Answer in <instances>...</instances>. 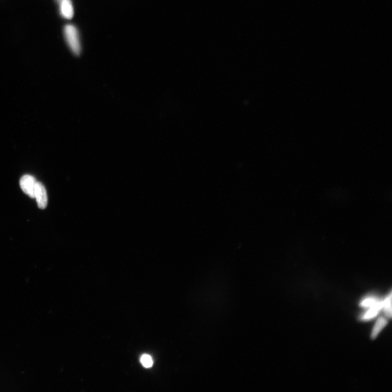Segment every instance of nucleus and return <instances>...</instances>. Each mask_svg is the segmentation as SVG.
Returning <instances> with one entry per match:
<instances>
[{
	"mask_svg": "<svg viewBox=\"0 0 392 392\" xmlns=\"http://www.w3.org/2000/svg\"><path fill=\"white\" fill-rule=\"evenodd\" d=\"M63 36L70 51L75 56H79L82 46L79 29L72 24H66L63 30Z\"/></svg>",
	"mask_w": 392,
	"mask_h": 392,
	"instance_id": "nucleus-1",
	"label": "nucleus"
},
{
	"mask_svg": "<svg viewBox=\"0 0 392 392\" xmlns=\"http://www.w3.org/2000/svg\"><path fill=\"white\" fill-rule=\"evenodd\" d=\"M38 181L34 176L25 175L20 180V185L25 194L32 198H35V190Z\"/></svg>",
	"mask_w": 392,
	"mask_h": 392,
	"instance_id": "nucleus-2",
	"label": "nucleus"
},
{
	"mask_svg": "<svg viewBox=\"0 0 392 392\" xmlns=\"http://www.w3.org/2000/svg\"><path fill=\"white\" fill-rule=\"evenodd\" d=\"M59 12L61 17L70 20L74 15V7L72 0H59Z\"/></svg>",
	"mask_w": 392,
	"mask_h": 392,
	"instance_id": "nucleus-3",
	"label": "nucleus"
},
{
	"mask_svg": "<svg viewBox=\"0 0 392 392\" xmlns=\"http://www.w3.org/2000/svg\"><path fill=\"white\" fill-rule=\"evenodd\" d=\"M35 198H36L38 206L41 209H45L48 205V195L45 186L38 182L35 190Z\"/></svg>",
	"mask_w": 392,
	"mask_h": 392,
	"instance_id": "nucleus-4",
	"label": "nucleus"
},
{
	"mask_svg": "<svg viewBox=\"0 0 392 392\" xmlns=\"http://www.w3.org/2000/svg\"><path fill=\"white\" fill-rule=\"evenodd\" d=\"M383 300H379L375 305L369 308V310L361 317L362 320H369L377 316L379 312L383 309Z\"/></svg>",
	"mask_w": 392,
	"mask_h": 392,
	"instance_id": "nucleus-5",
	"label": "nucleus"
},
{
	"mask_svg": "<svg viewBox=\"0 0 392 392\" xmlns=\"http://www.w3.org/2000/svg\"><path fill=\"white\" fill-rule=\"evenodd\" d=\"M388 324L387 320L383 317H380L375 324L372 333V339L376 338L379 334Z\"/></svg>",
	"mask_w": 392,
	"mask_h": 392,
	"instance_id": "nucleus-6",
	"label": "nucleus"
},
{
	"mask_svg": "<svg viewBox=\"0 0 392 392\" xmlns=\"http://www.w3.org/2000/svg\"><path fill=\"white\" fill-rule=\"evenodd\" d=\"M383 309L385 316L391 319L392 318V292L383 300Z\"/></svg>",
	"mask_w": 392,
	"mask_h": 392,
	"instance_id": "nucleus-7",
	"label": "nucleus"
},
{
	"mask_svg": "<svg viewBox=\"0 0 392 392\" xmlns=\"http://www.w3.org/2000/svg\"><path fill=\"white\" fill-rule=\"evenodd\" d=\"M378 301L379 300L375 297H367L361 301L360 306L363 308H369L375 305Z\"/></svg>",
	"mask_w": 392,
	"mask_h": 392,
	"instance_id": "nucleus-8",
	"label": "nucleus"
},
{
	"mask_svg": "<svg viewBox=\"0 0 392 392\" xmlns=\"http://www.w3.org/2000/svg\"><path fill=\"white\" fill-rule=\"evenodd\" d=\"M141 362L146 368H150L153 366V361L152 357L148 355H143L141 358Z\"/></svg>",
	"mask_w": 392,
	"mask_h": 392,
	"instance_id": "nucleus-9",
	"label": "nucleus"
},
{
	"mask_svg": "<svg viewBox=\"0 0 392 392\" xmlns=\"http://www.w3.org/2000/svg\"><path fill=\"white\" fill-rule=\"evenodd\" d=\"M56 1L57 2H58V1H59V0H56Z\"/></svg>",
	"mask_w": 392,
	"mask_h": 392,
	"instance_id": "nucleus-10",
	"label": "nucleus"
}]
</instances>
